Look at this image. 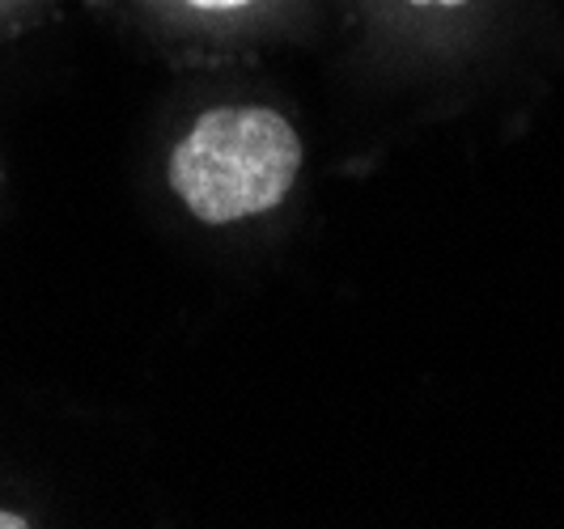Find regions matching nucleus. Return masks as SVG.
I'll return each mask as SVG.
<instances>
[{
    "instance_id": "f257e3e1",
    "label": "nucleus",
    "mask_w": 564,
    "mask_h": 529,
    "mask_svg": "<svg viewBox=\"0 0 564 529\" xmlns=\"http://www.w3.org/2000/svg\"><path fill=\"white\" fill-rule=\"evenodd\" d=\"M302 169V140L276 111H208L170 157V187L204 224H229L276 208Z\"/></svg>"
},
{
    "instance_id": "f03ea898",
    "label": "nucleus",
    "mask_w": 564,
    "mask_h": 529,
    "mask_svg": "<svg viewBox=\"0 0 564 529\" xmlns=\"http://www.w3.org/2000/svg\"><path fill=\"white\" fill-rule=\"evenodd\" d=\"M196 9H242V4H251V0H192Z\"/></svg>"
},
{
    "instance_id": "7ed1b4c3",
    "label": "nucleus",
    "mask_w": 564,
    "mask_h": 529,
    "mask_svg": "<svg viewBox=\"0 0 564 529\" xmlns=\"http://www.w3.org/2000/svg\"><path fill=\"white\" fill-rule=\"evenodd\" d=\"M412 4H467V0H412Z\"/></svg>"
},
{
    "instance_id": "20e7f679",
    "label": "nucleus",
    "mask_w": 564,
    "mask_h": 529,
    "mask_svg": "<svg viewBox=\"0 0 564 529\" xmlns=\"http://www.w3.org/2000/svg\"><path fill=\"white\" fill-rule=\"evenodd\" d=\"M0 526H26L22 517H0Z\"/></svg>"
}]
</instances>
